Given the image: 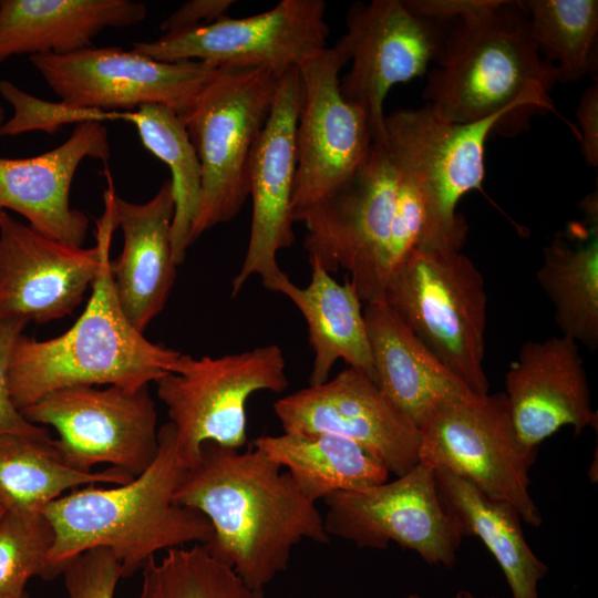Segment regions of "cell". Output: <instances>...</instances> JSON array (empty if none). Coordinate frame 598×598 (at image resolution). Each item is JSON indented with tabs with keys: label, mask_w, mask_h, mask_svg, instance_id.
I'll return each instance as SVG.
<instances>
[{
	"label": "cell",
	"mask_w": 598,
	"mask_h": 598,
	"mask_svg": "<svg viewBox=\"0 0 598 598\" xmlns=\"http://www.w3.org/2000/svg\"><path fill=\"white\" fill-rule=\"evenodd\" d=\"M413 14L448 23L477 17L504 3V0H402Z\"/></svg>",
	"instance_id": "8d00e7d4"
},
{
	"label": "cell",
	"mask_w": 598,
	"mask_h": 598,
	"mask_svg": "<svg viewBox=\"0 0 598 598\" xmlns=\"http://www.w3.org/2000/svg\"><path fill=\"white\" fill-rule=\"evenodd\" d=\"M185 467L171 422L158 430V452L152 464L125 484L75 488L49 503L42 514L54 533L42 578L62 574L81 553L111 549L127 578L157 551L205 545L213 529L199 512L178 505L175 489Z\"/></svg>",
	"instance_id": "7a4b0ae2"
},
{
	"label": "cell",
	"mask_w": 598,
	"mask_h": 598,
	"mask_svg": "<svg viewBox=\"0 0 598 598\" xmlns=\"http://www.w3.org/2000/svg\"><path fill=\"white\" fill-rule=\"evenodd\" d=\"M37 425L52 426L61 460L81 472L110 464L137 476L158 452L157 412L148 385H74L52 391L23 409Z\"/></svg>",
	"instance_id": "8fae6325"
},
{
	"label": "cell",
	"mask_w": 598,
	"mask_h": 598,
	"mask_svg": "<svg viewBox=\"0 0 598 598\" xmlns=\"http://www.w3.org/2000/svg\"><path fill=\"white\" fill-rule=\"evenodd\" d=\"M323 0H282L272 9L156 40L132 50L162 62L196 60L215 68H265L282 74L323 51L329 35Z\"/></svg>",
	"instance_id": "9a60e30c"
},
{
	"label": "cell",
	"mask_w": 598,
	"mask_h": 598,
	"mask_svg": "<svg viewBox=\"0 0 598 598\" xmlns=\"http://www.w3.org/2000/svg\"><path fill=\"white\" fill-rule=\"evenodd\" d=\"M7 509L6 507L1 504L0 502V519L2 518V516L6 514Z\"/></svg>",
	"instance_id": "7bdbcfd3"
},
{
	"label": "cell",
	"mask_w": 598,
	"mask_h": 598,
	"mask_svg": "<svg viewBox=\"0 0 598 598\" xmlns=\"http://www.w3.org/2000/svg\"><path fill=\"white\" fill-rule=\"evenodd\" d=\"M138 598H264L202 544L166 550L142 567Z\"/></svg>",
	"instance_id": "1f68e13d"
},
{
	"label": "cell",
	"mask_w": 598,
	"mask_h": 598,
	"mask_svg": "<svg viewBox=\"0 0 598 598\" xmlns=\"http://www.w3.org/2000/svg\"><path fill=\"white\" fill-rule=\"evenodd\" d=\"M532 35L558 71V82H576L592 70L598 34L597 0H529Z\"/></svg>",
	"instance_id": "4dcf8cb0"
},
{
	"label": "cell",
	"mask_w": 598,
	"mask_h": 598,
	"mask_svg": "<svg viewBox=\"0 0 598 598\" xmlns=\"http://www.w3.org/2000/svg\"><path fill=\"white\" fill-rule=\"evenodd\" d=\"M279 75L265 68H217L181 114L202 165V198L190 244L233 219L249 197L248 162Z\"/></svg>",
	"instance_id": "8992f818"
},
{
	"label": "cell",
	"mask_w": 598,
	"mask_h": 598,
	"mask_svg": "<svg viewBox=\"0 0 598 598\" xmlns=\"http://www.w3.org/2000/svg\"><path fill=\"white\" fill-rule=\"evenodd\" d=\"M323 501L329 536L372 549L393 542L430 565L452 568L456 563L463 527L443 505L434 471L420 462L394 481L333 493Z\"/></svg>",
	"instance_id": "5bb4252c"
},
{
	"label": "cell",
	"mask_w": 598,
	"mask_h": 598,
	"mask_svg": "<svg viewBox=\"0 0 598 598\" xmlns=\"http://www.w3.org/2000/svg\"><path fill=\"white\" fill-rule=\"evenodd\" d=\"M455 598H477V597L468 590H460L456 592ZM487 598H494V597H487Z\"/></svg>",
	"instance_id": "ab89813d"
},
{
	"label": "cell",
	"mask_w": 598,
	"mask_h": 598,
	"mask_svg": "<svg viewBox=\"0 0 598 598\" xmlns=\"http://www.w3.org/2000/svg\"><path fill=\"white\" fill-rule=\"evenodd\" d=\"M310 267L311 280L307 287H298L286 275L271 289L292 301L307 322L313 350L309 385L329 380L338 360L375 382L361 299L355 288L350 280L339 283L317 262H310Z\"/></svg>",
	"instance_id": "d4e9b609"
},
{
	"label": "cell",
	"mask_w": 598,
	"mask_h": 598,
	"mask_svg": "<svg viewBox=\"0 0 598 598\" xmlns=\"http://www.w3.org/2000/svg\"><path fill=\"white\" fill-rule=\"evenodd\" d=\"M433 471L443 505L458 519L465 536L478 537L492 553L512 597L538 598V584L549 568L527 544L519 513L447 470Z\"/></svg>",
	"instance_id": "4316f807"
},
{
	"label": "cell",
	"mask_w": 598,
	"mask_h": 598,
	"mask_svg": "<svg viewBox=\"0 0 598 598\" xmlns=\"http://www.w3.org/2000/svg\"><path fill=\"white\" fill-rule=\"evenodd\" d=\"M419 462L471 482L512 505L528 525L543 519L528 491L537 450L518 440L504 393L474 395L433 413L420 429Z\"/></svg>",
	"instance_id": "30bf717a"
},
{
	"label": "cell",
	"mask_w": 598,
	"mask_h": 598,
	"mask_svg": "<svg viewBox=\"0 0 598 598\" xmlns=\"http://www.w3.org/2000/svg\"><path fill=\"white\" fill-rule=\"evenodd\" d=\"M404 598H424V597H422V596L419 595V594H410V595H408V596L404 597Z\"/></svg>",
	"instance_id": "ee69618b"
},
{
	"label": "cell",
	"mask_w": 598,
	"mask_h": 598,
	"mask_svg": "<svg viewBox=\"0 0 598 598\" xmlns=\"http://www.w3.org/2000/svg\"><path fill=\"white\" fill-rule=\"evenodd\" d=\"M578 133L584 157L588 165H598V85L595 83L582 94L576 111Z\"/></svg>",
	"instance_id": "f35d334b"
},
{
	"label": "cell",
	"mask_w": 598,
	"mask_h": 598,
	"mask_svg": "<svg viewBox=\"0 0 598 598\" xmlns=\"http://www.w3.org/2000/svg\"><path fill=\"white\" fill-rule=\"evenodd\" d=\"M346 24L337 45L352 65L340 79V91L348 102L368 110L373 142H383L388 92L423 75L431 62L437 63L450 24L411 13L402 0L355 2Z\"/></svg>",
	"instance_id": "e0dca14e"
},
{
	"label": "cell",
	"mask_w": 598,
	"mask_h": 598,
	"mask_svg": "<svg viewBox=\"0 0 598 598\" xmlns=\"http://www.w3.org/2000/svg\"><path fill=\"white\" fill-rule=\"evenodd\" d=\"M147 16L133 0H0V62L18 54H69L91 47L107 28Z\"/></svg>",
	"instance_id": "cb8c5ba5"
},
{
	"label": "cell",
	"mask_w": 598,
	"mask_h": 598,
	"mask_svg": "<svg viewBox=\"0 0 598 598\" xmlns=\"http://www.w3.org/2000/svg\"><path fill=\"white\" fill-rule=\"evenodd\" d=\"M0 598H30V597L28 592L24 591L23 594L18 595V596L0 594Z\"/></svg>",
	"instance_id": "60d3db41"
},
{
	"label": "cell",
	"mask_w": 598,
	"mask_h": 598,
	"mask_svg": "<svg viewBox=\"0 0 598 598\" xmlns=\"http://www.w3.org/2000/svg\"><path fill=\"white\" fill-rule=\"evenodd\" d=\"M375 383L419 430L440 409L474 395L384 302L363 309Z\"/></svg>",
	"instance_id": "603a6c76"
},
{
	"label": "cell",
	"mask_w": 598,
	"mask_h": 598,
	"mask_svg": "<svg viewBox=\"0 0 598 598\" xmlns=\"http://www.w3.org/2000/svg\"><path fill=\"white\" fill-rule=\"evenodd\" d=\"M110 156L106 127L84 122L51 151L25 158L0 157V212L13 210L42 235L82 247L90 220L71 207V184L82 161L106 163Z\"/></svg>",
	"instance_id": "44dd1931"
},
{
	"label": "cell",
	"mask_w": 598,
	"mask_h": 598,
	"mask_svg": "<svg viewBox=\"0 0 598 598\" xmlns=\"http://www.w3.org/2000/svg\"><path fill=\"white\" fill-rule=\"evenodd\" d=\"M347 62L336 44L299 68L302 95L296 128L295 223L358 172L373 143L368 110L348 102L340 91L339 73Z\"/></svg>",
	"instance_id": "4fadbf2b"
},
{
	"label": "cell",
	"mask_w": 598,
	"mask_h": 598,
	"mask_svg": "<svg viewBox=\"0 0 598 598\" xmlns=\"http://www.w3.org/2000/svg\"><path fill=\"white\" fill-rule=\"evenodd\" d=\"M586 223L569 226L544 248L537 281L555 308L561 336L598 347V205L597 193L584 200Z\"/></svg>",
	"instance_id": "484cf974"
},
{
	"label": "cell",
	"mask_w": 598,
	"mask_h": 598,
	"mask_svg": "<svg viewBox=\"0 0 598 598\" xmlns=\"http://www.w3.org/2000/svg\"><path fill=\"white\" fill-rule=\"evenodd\" d=\"M132 478L115 467L81 472L68 466L53 439L0 436V502L9 512L42 513L69 489L90 484L120 485Z\"/></svg>",
	"instance_id": "f1b7e54d"
},
{
	"label": "cell",
	"mask_w": 598,
	"mask_h": 598,
	"mask_svg": "<svg viewBox=\"0 0 598 598\" xmlns=\"http://www.w3.org/2000/svg\"><path fill=\"white\" fill-rule=\"evenodd\" d=\"M62 102L82 109L131 112L161 104L179 115L217 68L196 60L162 62L118 47L30 55Z\"/></svg>",
	"instance_id": "2e32d148"
},
{
	"label": "cell",
	"mask_w": 598,
	"mask_h": 598,
	"mask_svg": "<svg viewBox=\"0 0 598 598\" xmlns=\"http://www.w3.org/2000/svg\"><path fill=\"white\" fill-rule=\"evenodd\" d=\"M234 0H190L171 13L161 24L163 35L194 30L224 19Z\"/></svg>",
	"instance_id": "74e56055"
},
{
	"label": "cell",
	"mask_w": 598,
	"mask_h": 598,
	"mask_svg": "<svg viewBox=\"0 0 598 598\" xmlns=\"http://www.w3.org/2000/svg\"><path fill=\"white\" fill-rule=\"evenodd\" d=\"M110 262L109 254L84 311L68 331L44 341L23 333L16 340L8 381L20 411L59 389H138L176 371L183 353L151 342L128 321L115 295Z\"/></svg>",
	"instance_id": "277c9868"
},
{
	"label": "cell",
	"mask_w": 598,
	"mask_h": 598,
	"mask_svg": "<svg viewBox=\"0 0 598 598\" xmlns=\"http://www.w3.org/2000/svg\"><path fill=\"white\" fill-rule=\"evenodd\" d=\"M29 322L22 319L0 320V436L18 435L52 439L48 429L28 421L11 399L8 371L11 351Z\"/></svg>",
	"instance_id": "d590c367"
},
{
	"label": "cell",
	"mask_w": 598,
	"mask_h": 598,
	"mask_svg": "<svg viewBox=\"0 0 598 598\" xmlns=\"http://www.w3.org/2000/svg\"><path fill=\"white\" fill-rule=\"evenodd\" d=\"M6 122V114H4V110L1 105V101H0V127L1 125Z\"/></svg>",
	"instance_id": "b9f144b4"
},
{
	"label": "cell",
	"mask_w": 598,
	"mask_h": 598,
	"mask_svg": "<svg viewBox=\"0 0 598 598\" xmlns=\"http://www.w3.org/2000/svg\"><path fill=\"white\" fill-rule=\"evenodd\" d=\"M54 533L42 513L7 511L0 519V594L18 596L42 577Z\"/></svg>",
	"instance_id": "d6a6232c"
},
{
	"label": "cell",
	"mask_w": 598,
	"mask_h": 598,
	"mask_svg": "<svg viewBox=\"0 0 598 598\" xmlns=\"http://www.w3.org/2000/svg\"><path fill=\"white\" fill-rule=\"evenodd\" d=\"M252 446L286 467L299 491L313 503L333 493L384 483L390 475L375 456L330 433L262 435Z\"/></svg>",
	"instance_id": "83f0119b"
},
{
	"label": "cell",
	"mask_w": 598,
	"mask_h": 598,
	"mask_svg": "<svg viewBox=\"0 0 598 598\" xmlns=\"http://www.w3.org/2000/svg\"><path fill=\"white\" fill-rule=\"evenodd\" d=\"M507 122L508 114L501 112L474 123H451L427 104L385 116L394 163L423 198L425 219L417 248L461 250L467 225L456 205L470 190L482 188L485 142L495 131L506 134Z\"/></svg>",
	"instance_id": "52a82bcc"
},
{
	"label": "cell",
	"mask_w": 598,
	"mask_h": 598,
	"mask_svg": "<svg viewBox=\"0 0 598 598\" xmlns=\"http://www.w3.org/2000/svg\"><path fill=\"white\" fill-rule=\"evenodd\" d=\"M112 183L91 248L49 238L0 212V320L43 324L70 316L83 301L110 254L117 228Z\"/></svg>",
	"instance_id": "7c38bea8"
},
{
	"label": "cell",
	"mask_w": 598,
	"mask_h": 598,
	"mask_svg": "<svg viewBox=\"0 0 598 598\" xmlns=\"http://www.w3.org/2000/svg\"><path fill=\"white\" fill-rule=\"evenodd\" d=\"M0 96L13 109L12 117L6 120L0 127V136H16L33 131L53 134L65 124L78 125L84 122H126V112L82 109L62 101H47L6 80L0 81Z\"/></svg>",
	"instance_id": "836d02e7"
},
{
	"label": "cell",
	"mask_w": 598,
	"mask_h": 598,
	"mask_svg": "<svg viewBox=\"0 0 598 598\" xmlns=\"http://www.w3.org/2000/svg\"><path fill=\"white\" fill-rule=\"evenodd\" d=\"M155 383L176 431L181 461L189 468L206 442L243 447L248 399L262 390L280 393L288 379L282 350L268 344L218 358L183 354L176 371Z\"/></svg>",
	"instance_id": "ba28073f"
},
{
	"label": "cell",
	"mask_w": 598,
	"mask_h": 598,
	"mask_svg": "<svg viewBox=\"0 0 598 598\" xmlns=\"http://www.w3.org/2000/svg\"><path fill=\"white\" fill-rule=\"evenodd\" d=\"M146 150L171 169L174 198L172 246L176 265L184 262L202 198V165L181 115L161 104L126 112Z\"/></svg>",
	"instance_id": "f546056e"
},
{
	"label": "cell",
	"mask_w": 598,
	"mask_h": 598,
	"mask_svg": "<svg viewBox=\"0 0 598 598\" xmlns=\"http://www.w3.org/2000/svg\"><path fill=\"white\" fill-rule=\"evenodd\" d=\"M383 301L473 393L488 394L483 368L487 296L467 256L414 248L389 277Z\"/></svg>",
	"instance_id": "5b68a950"
},
{
	"label": "cell",
	"mask_w": 598,
	"mask_h": 598,
	"mask_svg": "<svg viewBox=\"0 0 598 598\" xmlns=\"http://www.w3.org/2000/svg\"><path fill=\"white\" fill-rule=\"evenodd\" d=\"M62 574L69 598H114L122 567L111 549L96 547L74 557Z\"/></svg>",
	"instance_id": "e575fe53"
},
{
	"label": "cell",
	"mask_w": 598,
	"mask_h": 598,
	"mask_svg": "<svg viewBox=\"0 0 598 598\" xmlns=\"http://www.w3.org/2000/svg\"><path fill=\"white\" fill-rule=\"evenodd\" d=\"M301 95L299 69L290 68L278 78L269 116L250 153V236L243 266L233 279V297L252 275H258L268 290L286 276L277 264V252L295 241L291 202Z\"/></svg>",
	"instance_id": "d6986e66"
},
{
	"label": "cell",
	"mask_w": 598,
	"mask_h": 598,
	"mask_svg": "<svg viewBox=\"0 0 598 598\" xmlns=\"http://www.w3.org/2000/svg\"><path fill=\"white\" fill-rule=\"evenodd\" d=\"M398 184L386 140L374 141L358 172L302 219L309 264L317 262L329 274L347 270L367 303L383 301Z\"/></svg>",
	"instance_id": "9c48e42d"
},
{
	"label": "cell",
	"mask_w": 598,
	"mask_h": 598,
	"mask_svg": "<svg viewBox=\"0 0 598 598\" xmlns=\"http://www.w3.org/2000/svg\"><path fill=\"white\" fill-rule=\"evenodd\" d=\"M274 411L283 432L350 440L396 477L419 463L420 430L358 369L349 367L331 380L279 399Z\"/></svg>",
	"instance_id": "ac0fdd59"
},
{
	"label": "cell",
	"mask_w": 598,
	"mask_h": 598,
	"mask_svg": "<svg viewBox=\"0 0 598 598\" xmlns=\"http://www.w3.org/2000/svg\"><path fill=\"white\" fill-rule=\"evenodd\" d=\"M436 64L423 96L444 121L474 123L504 112L506 134H515L532 115L555 111L549 92L558 71L540 58L523 1L455 21Z\"/></svg>",
	"instance_id": "3957f363"
},
{
	"label": "cell",
	"mask_w": 598,
	"mask_h": 598,
	"mask_svg": "<svg viewBox=\"0 0 598 598\" xmlns=\"http://www.w3.org/2000/svg\"><path fill=\"white\" fill-rule=\"evenodd\" d=\"M281 468L254 446L240 452L206 442L174 493L175 503L209 522L206 550L261 596L288 568L296 545L330 537L316 503Z\"/></svg>",
	"instance_id": "6da1fadb"
},
{
	"label": "cell",
	"mask_w": 598,
	"mask_h": 598,
	"mask_svg": "<svg viewBox=\"0 0 598 598\" xmlns=\"http://www.w3.org/2000/svg\"><path fill=\"white\" fill-rule=\"evenodd\" d=\"M114 210L123 234L122 252L110 262L114 290L128 321L144 332L164 309L176 278L171 182L142 204L115 195Z\"/></svg>",
	"instance_id": "7402d4cb"
},
{
	"label": "cell",
	"mask_w": 598,
	"mask_h": 598,
	"mask_svg": "<svg viewBox=\"0 0 598 598\" xmlns=\"http://www.w3.org/2000/svg\"><path fill=\"white\" fill-rule=\"evenodd\" d=\"M504 393L520 443L530 450L565 425L597 430L578 343L559 336L525 342L505 374Z\"/></svg>",
	"instance_id": "ffe728a7"
}]
</instances>
